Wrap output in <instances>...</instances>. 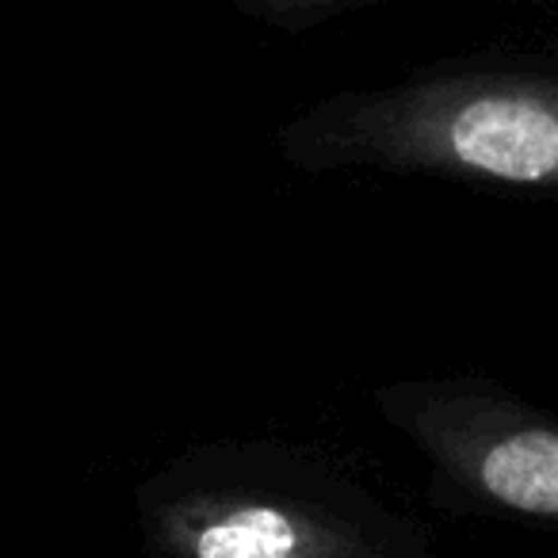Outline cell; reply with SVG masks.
<instances>
[{
	"instance_id": "4",
	"label": "cell",
	"mask_w": 558,
	"mask_h": 558,
	"mask_svg": "<svg viewBox=\"0 0 558 558\" xmlns=\"http://www.w3.org/2000/svg\"><path fill=\"white\" fill-rule=\"evenodd\" d=\"M367 9L375 0H238L241 16L276 35H318Z\"/></svg>"
},
{
	"instance_id": "1",
	"label": "cell",
	"mask_w": 558,
	"mask_h": 558,
	"mask_svg": "<svg viewBox=\"0 0 558 558\" xmlns=\"http://www.w3.org/2000/svg\"><path fill=\"white\" fill-rule=\"evenodd\" d=\"M271 146L306 177H428L558 199V39L337 88L295 111Z\"/></svg>"
},
{
	"instance_id": "2",
	"label": "cell",
	"mask_w": 558,
	"mask_h": 558,
	"mask_svg": "<svg viewBox=\"0 0 558 558\" xmlns=\"http://www.w3.org/2000/svg\"><path fill=\"white\" fill-rule=\"evenodd\" d=\"M138 558H456L349 456L288 436H218L134 486Z\"/></svg>"
},
{
	"instance_id": "3",
	"label": "cell",
	"mask_w": 558,
	"mask_h": 558,
	"mask_svg": "<svg viewBox=\"0 0 558 558\" xmlns=\"http://www.w3.org/2000/svg\"><path fill=\"white\" fill-rule=\"evenodd\" d=\"M448 517L509 520L558 532V413L478 372L413 375L372 390Z\"/></svg>"
}]
</instances>
